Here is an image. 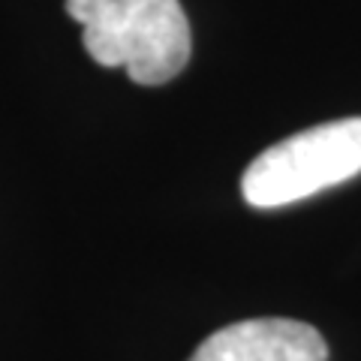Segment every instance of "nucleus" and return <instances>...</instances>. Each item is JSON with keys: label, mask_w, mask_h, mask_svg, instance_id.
<instances>
[{"label": "nucleus", "mask_w": 361, "mask_h": 361, "mask_svg": "<svg viewBox=\"0 0 361 361\" xmlns=\"http://www.w3.org/2000/svg\"><path fill=\"white\" fill-rule=\"evenodd\" d=\"M322 334L298 319H244L214 331L190 361H325Z\"/></svg>", "instance_id": "7ed1b4c3"}, {"label": "nucleus", "mask_w": 361, "mask_h": 361, "mask_svg": "<svg viewBox=\"0 0 361 361\" xmlns=\"http://www.w3.org/2000/svg\"><path fill=\"white\" fill-rule=\"evenodd\" d=\"M355 175H361V118H343L271 145L247 166L241 193L253 208H283Z\"/></svg>", "instance_id": "f03ea898"}, {"label": "nucleus", "mask_w": 361, "mask_h": 361, "mask_svg": "<svg viewBox=\"0 0 361 361\" xmlns=\"http://www.w3.org/2000/svg\"><path fill=\"white\" fill-rule=\"evenodd\" d=\"M82 25L87 54L99 66H123L135 85H166L193 51L187 13L178 0H66Z\"/></svg>", "instance_id": "f257e3e1"}]
</instances>
